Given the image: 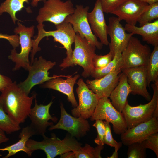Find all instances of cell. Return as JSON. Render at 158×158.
<instances>
[{"mask_svg": "<svg viewBox=\"0 0 158 158\" xmlns=\"http://www.w3.org/2000/svg\"><path fill=\"white\" fill-rule=\"evenodd\" d=\"M46 0H32V1L31 3V5L33 7L37 6L38 2L41 1H46Z\"/></svg>", "mask_w": 158, "mask_h": 158, "instance_id": "ab89813d", "label": "cell"}, {"mask_svg": "<svg viewBox=\"0 0 158 158\" xmlns=\"http://www.w3.org/2000/svg\"><path fill=\"white\" fill-rule=\"evenodd\" d=\"M89 9L88 6L84 7L81 5H76L73 13L67 16L64 21L71 24L76 33H78L98 49H101L103 44L98 41L92 32L88 20Z\"/></svg>", "mask_w": 158, "mask_h": 158, "instance_id": "30bf717a", "label": "cell"}, {"mask_svg": "<svg viewBox=\"0 0 158 158\" xmlns=\"http://www.w3.org/2000/svg\"><path fill=\"white\" fill-rule=\"evenodd\" d=\"M100 0H96L93 9L87 15L91 30L94 35L106 45L109 44L108 39V26L106 23Z\"/></svg>", "mask_w": 158, "mask_h": 158, "instance_id": "d6986e66", "label": "cell"}, {"mask_svg": "<svg viewBox=\"0 0 158 158\" xmlns=\"http://www.w3.org/2000/svg\"><path fill=\"white\" fill-rule=\"evenodd\" d=\"M38 12L36 20L38 24L49 21L55 25L64 21L66 18L73 14L75 8L71 0H46Z\"/></svg>", "mask_w": 158, "mask_h": 158, "instance_id": "ba28073f", "label": "cell"}, {"mask_svg": "<svg viewBox=\"0 0 158 158\" xmlns=\"http://www.w3.org/2000/svg\"><path fill=\"white\" fill-rule=\"evenodd\" d=\"M124 28L128 33L141 35L147 44L154 47L158 46V19L140 27L126 23Z\"/></svg>", "mask_w": 158, "mask_h": 158, "instance_id": "7402d4cb", "label": "cell"}, {"mask_svg": "<svg viewBox=\"0 0 158 158\" xmlns=\"http://www.w3.org/2000/svg\"><path fill=\"white\" fill-rule=\"evenodd\" d=\"M142 146L145 148L152 150L158 158V132L149 136L141 143Z\"/></svg>", "mask_w": 158, "mask_h": 158, "instance_id": "d6a6232c", "label": "cell"}, {"mask_svg": "<svg viewBox=\"0 0 158 158\" xmlns=\"http://www.w3.org/2000/svg\"><path fill=\"white\" fill-rule=\"evenodd\" d=\"M36 97V94L34 97L35 105L31 108L29 115L31 120L30 125L36 135H40L43 137L45 136V133L47 127L54 125L53 122H49V121L51 120L53 122L56 123L58 118L56 116H52L49 112L50 107L53 103L52 101L46 105H38Z\"/></svg>", "mask_w": 158, "mask_h": 158, "instance_id": "5bb4252c", "label": "cell"}, {"mask_svg": "<svg viewBox=\"0 0 158 158\" xmlns=\"http://www.w3.org/2000/svg\"><path fill=\"white\" fill-rule=\"evenodd\" d=\"M72 76V75L66 79L61 77H58L42 84L41 86L42 88L52 89L66 95L68 100L71 103L73 108H75L78 104L75 97L73 87L80 75L76 74L73 77Z\"/></svg>", "mask_w": 158, "mask_h": 158, "instance_id": "44dd1931", "label": "cell"}, {"mask_svg": "<svg viewBox=\"0 0 158 158\" xmlns=\"http://www.w3.org/2000/svg\"><path fill=\"white\" fill-rule=\"evenodd\" d=\"M90 120H105L112 125L114 132L121 135L127 129L126 122L122 112L117 110L112 105L108 97L100 98Z\"/></svg>", "mask_w": 158, "mask_h": 158, "instance_id": "9c48e42d", "label": "cell"}, {"mask_svg": "<svg viewBox=\"0 0 158 158\" xmlns=\"http://www.w3.org/2000/svg\"><path fill=\"white\" fill-rule=\"evenodd\" d=\"M25 3L28 4L29 0H5L0 5V15L4 13H7L14 24L16 21H21L17 18L16 14L24 8Z\"/></svg>", "mask_w": 158, "mask_h": 158, "instance_id": "484cf974", "label": "cell"}, {"mask_svg": "<svg viewBox=\"0 0 158 158\" xmlns=\"http://www.w3.org/2000/svg\"><path fill=\"white\" fill-rule=\"evenodd\" d=\"M43 137V139L41 141L29 139L26 143V146L32 153L37 150L43 151L47 158H54L69 151L77 150L82 145V143L69 133L62 140L56 137L54 134L50 138L46 136Z\"/></svg>", "mask_w": 158, "mask_h": 158, "instance_id": "3957f363", "label": "cell"}, {"mask_svg": "<svg viewBox=\"0 0 158 158\" xmlns=\"http://www.w3.org/2000/svg\"><path fill=\"white\" fill-rule=\"evenodd\" d=\"M74 42L75 48L71 57L68 59L64 58L59 66L62 70L70 66L78 65L83 69L82 76L87 78L90 75L94 68L92 59L96 47L78 33H76Z\"/></svg>", "mask_w": 158, "mask_h": 158, "instance_id": "277c9868", "label": "cell"}, {"mask_svg": "<svg viewBox=\"0 0 158 158\" xmlns=\"http://www.w3.org/2000/svg\"><path fill=\"white\" fill-rule=\"evenodd\" d=\"M113 58L114 56L110 52L104 55H97L95 54L92 59L93 67L95 68H103L107 66Z\"/></svg>", "mask_w": 158, "mask_h": 158, "instance_id": "1f68e13d", "label": "cell"}, {"mask_svg": "<svg viewBox=\"0 0 158 158\" xmlns=\"http://www.w3.org/2000/svg\"><path fill=\"white\" fill-rule=\"evenodd\" d=\"M104 123L106 130L104 140V144L114 147L115 149L118 151L122 146V142H118L113 138L111 132L110 123L105 121H104Z\"/></svg>", "mask_w": 158, "mask_h": 158, "instance_id": "836d02e7", "label": "cell"}, {"mask_svg": "<svg viewBox=\"0 0 158 158\" xmlns=\"http://www.w3.org/2000/svg\"><path fill=\"white\" fill-rule=\"evenodd\" d=\"M148 5L140 0H127L111 14L117 16L120 21L124 20L127 24L136 25L140 16Z\"/></svg>", "mask_w": 158, "mask_h": 158, "instance_id": "ac0fdd59", "label": "cell"}, {"mask_svg": "<svg viewBox=\"0 0 158 158\" xmlns=\"http://www.w3.org/2000/svg\"><path fill=\"white\" fill-rule=\"evenodd\" d=\"M1 96L5 112L15 123L20 125L29 116L36 94L29 97L18 85L12 82L1 92Z\"/></svg>", "mask_w": 158, "mask_h": 158, "instance_id": "6da1fadb", "label": "cell"}, {"mask_svg": "<svg viewBox=\"0 0 158 158\" xmlns=\"http://www.w3.org/2000/svg\"><path fill=\"white\" fill-rule=\"evenodd\" d=\"M1 38L8 40L14 49H16L20 44L19 37L17 34L9 35L0 33V39Z\"/></svg>", "mask_w": 158, "mask_h": 158, "instance_id": "8d00e7d4", "label": "cell"}, {"mask_svg": "<svg viewBox=\"0 0 158 158\" xmlns=\"http://www.w3.org/2000/svg\"><path fill=\"white\" fill-rule=\"evenodd\" d=\"M18 26L14 30V32L19 35L21 51L17 53L15 49L11 50V54L8 58L15 63L13 70L16 71L23 68L27 70L30 65L29 59V54L32 47V37L34 33L35 26L26 27L22 25L19 21L17 22Z\"/></svg>", "mask_w": 158, "mask_h": 158, "instance_id": "52a82bcc", "label": "cell"}, {"mask_svg": "<svg viewBox=\"0 0 158 158\" xmlns=\"http://www.w3.org/2000/svg\"><path fill=\"white\" fill-rule=\"evenodd\" d=\"M76 83L78 86L76 92L79 104L71 110V114L75 117L87 119L93 114L100 98L88 88L82 78L79 79Z\"/></svg>", "mask_w": 158, "mask_h": 158, "instance_id": "7c38bea8", "label": "cell"}, {"mask_svg": "<svg viewBox=\"0 0 158 158\" xmlns=\"http://www.w3.org/2000/svg\"><path fill=\"white\" fill-rule=\"evenodd\" d=\"M158 132V118L150 120L130 128L121 134V142L126 146L135 142L141 143L150 135Z\"/></svg>", "mask_w": 158, "mask_h": 158, "instance_id": "2e32d148", "label": "cell"}, {"mask_svg": "<svg viewBox=\"0 0 158 158\" xmlns=\"http://www.w3.org/2000/svg\"><path fill=\"white\" fill-rule=\"evenodd\" d=\"M20 129V125L14 122L5 112L0 95V129L7 134H11Z\"/></svg>", "mask_w": 158, "mask_h": 158, "instance_id": "83f0119b", "label": "cell"}, {"mask_svg": "<svg viewBox=\"0 0 158 158\" xmlns=\"http://www.w3.org/2000/svg\"><path fill=\"white\" fill-rule=\"evenodd\" d=\"M127 153L128 158H145L147 156L146 149L141 143L135 142L128 145Z\"/></svg>", "mask_w": 158, "mask_h": 158, "instance_id": "4dcf8cb0", "label": "cell"}, {"mask_svg": "<svg viewBox=\"0 0 158 158\" xmlns=\"http://www.w3.org/2000/svg\"><path fill=\"white\" fill-rule=\"evenodd\" d=\"M12 82L9 78L0 74V92H1Z\"/></svg>", "mask_w": 158, "mask_h": 158, "instance_id": "74e56055", "label": "cell"}, {"mask_svg": "<svg viewBox=\"0 0 158 158\" xmlns=\"http://www.w3.org/2000/svg\"><path fill=\"white\" fill-rule=\"evenodd\" d=\"M153 94L148 103L136 106L130 105L128 101L122 113L127 128H130L158 117V80L151 85Z\"/></svg>", "mask_w": 158, "mask_h": 158, "instance_id": "5b68a950", "label": "cell"}, {"mask_svg": "<svg viewBox=\"0 0 158 158\" xmlns=\"http://www.w3.org/2000/svg\"><path fill=\"white\" fill-rule=\"evenodd\" d=\"M92 126L96 128L97 132V137L94 140L95 143L97 145H104L106 133L104 121L101 120H96Z\"/></svg>", "mask_w": 158, "mask_h": 158, "instance_id": "e575fe53", "label": "cell"}, {"mask_svg": "<svg viewBox=\"0 0 158 158\" xmlns=\"http://www.w3.org/2000/svg\"><path fill=\"white\" fill-rule=\"evenodd\" d=\"M158 19V2L149 4L147 8L141 15L138 22L139 26Z\"/></svg>", "mask_w": 158, "mask_h": 158, "instance_id": "f546056e", "label": "cell"}, {"mask_svg": "<svg viewBox=\"0 0 158 158\" xmlns=\"http://www.w3.org/2000/svg\"><path fill=\"white\" fill-rule=\"evenodd\" d=\"M142 1L145 2L148 4H151L158 2V0H140Z\"/></svg>", "mask_w": 158, "mask_h": 158, "instance_id": "b9f144b4", "label": "cell"}, {"mask_svg": "<svg viewBox=\"0 0 158 158\" xmlns=\"http://www.w3.org/2000/svg\"><path fill=\"white\" fill-rule=\"evenodd\" d=\"M123 64L121 53H117L112 60L104 67L100 69L94 68L90 75L95 79H98L110 73L121 71Z\"/></svg>", "mask_w": 158, "mask_h": 158, "instance_id": "d4e9b609", "label": "cell"}, {"mask_svg": "<svg viewBox=\"0 0 158 158\" xmlns=\"http://www.w3.org/2000/svg\"><path fill=\"white\" fill-rule=\"evenodd\" d=\"M151 53L150 48L148 45L143 44L137 38L132 36L126 49L121 53L122 70L146 66Z\"/></svg>", "mask_w": 158, "mask_h": 158, "instance_id": "8fae6325", "label": "cell"}, {"mask_svg": "<svg viewBox=\"0 0 158 158\" xmlns=\"http://www.w3.org/2000/svg\"><path fill=\"white\" fill-rule=\"evenodd\" d=\"M44 26L43 23L38 24L37 26L38 33L36 38L32 40L30 64L32 63L35 54L41 50V48L38 46L40 42L46 37L52 36L54 41L59 42L63 45L66 50L67 56L65 58L67 59H70L73 52L72 45L74 43L76 35L71 24L64 21L55 25L56 30L49 31H45L44 29Z\"/></svg>", "mask_w": 158, "mask_h": 158, "instance_id": "7a4b0ae2", "label": "cell"}, {"mask_svg": "<svg viewBox=\"0 0 158 158\" xmlns=\"http://www.w3.org/2000/svg\"><path fill=\"white\" fill-rule=\"evenodd\" d=\"M117 17L111 16L109 18L108 35L110 38L109 44L110 51L114 56L117 53H121L126 47L133 34L127 33L124 27Z\"/></svg>", "mask_w": 158, "mask_h": 158, "instance_id": "9a60e30c", "label": "cell"}, {"mask_svg": "<svg viewBox=\"0 0 158 158\" xmlns=\"http://www.w3.org/2000/svg\"><path fill=\"white\" fill-rule=\"evenodd\" d=\"M61 116L58 123L50 126L49 130L60 129L67 131L72 136L79 139L86 135L90 129L89 123L87 120L80 117H75L69 114L62 103L60 105Z\"/></svg>", "mask_w": 158, "mask_h": 158, "instance_id": "4fadbf2b", "label": "cell"}, {"mask_svg": "<svg viewBox=\"0 0 158 158\" xmlns=\"http://www.w3.org/2000/svg\"><path fill=\"white\" fill-rule=\"evenodd\" d=\"M9 140V138L6 136L5 132L0 129V144L3 143L7 142Z\"/></svg>", "mask_w": 158, "mask_h": 158, "instance_id": "f35d334b", "label": "cell"}, {"mask_svg": "<svg viewBox=\"0 0 158 158\" xmlns=\"http://www.w3.org/2000/svg\"><path fill=\"white\" fill-rule=\"evenodd\" d=\"M100 0L104 12L106 13H111L127 0Z\"/></svg>", "mask_w": 158, "mask_h": 158, "instance_id": "d590c367", "label": "cell"}, {"mask_svg": "<svg viewBox=\"0 0 158 158\" xmlns=\"http://www.w3.org/2000/svg\"><path fill=\"white\" fill-rule=\"evenodd\" d=\"M56 64V62L47 61L41 56L38 59L35 58L28 69L29 72L28 77L24 81L17 84L18 86L29 95L31 89L35 85L42 84L58 77L67 78L72 75L54 74L52 76H49V70L52 68Z\"/></svg>", "mask_w": 158, "mask_h": 158, "instance_id": "8992f818", "label": "cell"}, {"mask_svg": "<svg viewBox=\"0 0 158 158\" xmlns=\"http://www.w3.org/2000/svg\"><path fill=\"white\" fill-rule=\"evenodd\" d=\"M147 84L149 87L151 82L158 80V46L154 47L146 65Z\"/></svg>", "mask_w": 158, "mask_h": 158, "instance_id": "4316f807", "label": "cell"}, {"mask_svg": "<svg viewBox=\"0 0 158 158\" xmlns=\"http://www.w3.org/2000/svg\"><path fill=\"white\" fill-rule=\"evenodd\" d=\"M104 145H98L94 148L86 143L84 147L73 151L74 158H101V152Z\"/></svg>", "mask_w": 158, "mask_h": 158, "instance_id": "f1b7e54d", "label": "cell"}, {"mask_svg": "<svg viewBox=\"0 0 158 158\" xmlns=\"http://www.w3.org/2000/svg\"><path fill=\"white\" fill-rule=\"evenodd\" d=\"M121 71L111 73L93 80H87L86 81L87 85L100 99L103 97L108 98L118 82Z\"/></svg>", "mask_w": 158, "mask_h": 158, "instance_id": "ffe728a7", "label": "cell"}, {"mask_svg": "<svg viewBox=\"0 0 158 158\" xmlns=\"http://www.w3.org/2000/svg\"><path fill=\"white\" fill-rule=\"evenodd\" d=\"M127 77L131 94L140 95L148 101L151 97L147 89L146 66H142L122 70Z\"/></svg>", "mask_w": 158, "mask_h": 158, "instance_id": "e0dca14e", "label": "cell"}, {"mask_svg": "<svg viewBox=\"0 0 158 158\" xmlns=\"http://www.w3.org/2000/svg\"><path fill=\"white\" fill-rule=\"evenodd\" d=\"M131 90L127 81V77L123 73L120 74L118 82L111 93L109 97L113 106L122 112Z\"/></svg>", "mask_w": 158, "mask_h": 158, "instance_id": "603a6c76", "label": "cell"}, {"mask_svg": "<svg viewBox=\"0 0 158 158\" xmlns=\"http://www.w3.org/2000/svg\"><path fill=\"white\" fill-rule=\"evenodd\" d=\"M118 150L115 149L114 152L113 153L112 155L109 157H107L109 158H117L118 157Z\"/></svg>", "mask_w": 158, "mask_h": 158, "instance_id": "60d3db41", "label": "cell"}, {"mask_svg": "<svg viewBox=\"0 0 158 158\" xmlns=\"http://www.w3.org/2000/svg\"><path fill=\"white\" fill-rule=\"evenodd\" d=\"M35 135V132L30 125L23 128L19 135L20 139L17 142L4 148H0V151H7L8 152L3 158H8L21 151L24 152L29 157L31 156L32 152L28 148L26 143L30 137Z\"/></svg>", "mask_w": 158, "mask_h": 158, "instance_id": "cb8c5ba5", "label": "cell"}]
</instances>
